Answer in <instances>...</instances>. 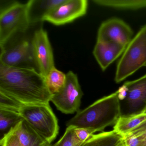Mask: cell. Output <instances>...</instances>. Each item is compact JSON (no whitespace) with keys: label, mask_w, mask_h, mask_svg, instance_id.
<instances>
[{"label":"cell","mask_w":146,"mask_h":146,"mask_svg":"<svg viewBox=\"0 0 146 146\" xmlns=\"http://www.w3.org/2000/svg\"><path fill=\"white\" fill-rule=\"evenodd\" d=\"M22 103L0 92V108L19 112Z\"/></svg>","instance_id":"21"},{"label":"cell","mask_w":146,"mask_h":146,"mask_svg":"<svg viewBox=\"0 0 146 146\" xmlns=\"http://www.w3.org/2000/svg\"><path fill=\"white\" fill-rule=\"evenodd\" d=\"M31 42L36 66L46 78L55 67L52 49L46 31L42 28L37 30Z\"/></svg>","instance_id":"7"},{"label":"cell","mask_w":146,"mask_h":146,"mask_svg":"<svg viewBox=\"0 0 146 146\" xmlns=\"http://www.w3.org/2000/svg\"><path fill=\"white\" fill-rule=\"evenodd\" d=\"M66 74L57 70L53 69L45 78L46 84L52 94L54 95L60 92L65 85Z\"/></svg>","instance_id":"19"},{"label":"cell","mask_w":146,"mask_h":146,"mask_svg":"<svg viewBox=\"0 0 146 146\" xmlns=\"http://www.w3.org/2000/svg\"><path fill=\"white\" fill-rule=\"evenodd\" d=\"M117 91L131 111L146 106V74L134 81L125 82Z\"/></svg>","instance_id":"10"},{"label":"cell","mask_w":146,"mask_h":146,"mask_svg":"<svg viewBox=\"0 0 146 146\" xmlns=\"http://www.w3.org/2000/svg\"><path fill=\"white\" fill-rule=\"evenodd\" d=\"M75 127L68 126L63 136L52 146H80L83 143L75 134Z\"/></svg>","instance_id":"20"},{"label":"cell","mask_w":146,"mask_h":146,"mask_svg":"<svg viewBox=\"0 0 146 146\" xmlns=\"http://www.w3.org/2000/svg\"><path fill=\"white\" fill-rule=\"evenodd\" d=\"M146 64V25L126 46L117 65L115 81L119 83Z\"/></svg>","instance_id":"4"},{"label":"cell","mask_w":146,"mask_h":146,"mask_svg":"<svg viewBox=\"0 0 146 146\" xmlns=\"http://www.w3.org/2000/svg\"><path fill=\"white\" fill-rule=\"evenodd\" d=\"M23 119L19 112L0 108V139Z\"/></svg>","instance_id":"17"},{"label":"cell","mask_w":146,"mask_h":146,"mask_svg":"<svg viewBox=\"0 0 146 146\" xmlns=\"http://www.w3.org/2000/svg\"><path fill=\"white\" fill-rule=\"evenodd\" d=\"M65 0H30L27 2L31 25L43 21L45 17Z\"/></svg>","instance_id":"13"},{"label":"cell","mask_w":146,"mask_h":146,"mask_svg":"<svg viewBox=\"0 0 146 146\" xmlns=\"http://www.w3.org/2000/svg\"><path fill=\"white\" fill-rule=\"evenodd\" d=\"M125 146H141V139L140 137L128 133L122 136Z\"/></svg>","instance_id":"24"},{"label":"cell","mask_w":146,"mask_h":146,"mask_svg":"<svg viewBox=\"0 0 146 146\" xmlns=\"http://www.w3.org/2000/svg\"><path fill=\"white\" fill-rule=\"evenodd\" d=\"M0 64L10 67H24L23 65L35 64L31 42L23 40L8 48L1 47Z\"/></svg>","instance_id":"11"},{"label":"cell","mask_w":146,"mask_h":146,"mask_svg":"<svg viewBox=\"0 0 146 146\" xmlns=\"http://www.w3.org/2000/svg\"><path fill=\"white\" fill-rule=\"evenodd\" d=\"M19 113L38 134L50 143L59 133L58 120L49 104H22Z\"/></svg>","instance_id":"3"},{"label":"cell","mask_w":146,"mask_h":146,"mask_svg":"<svg viewBox=\"0 0 146 146\" xmlns=\"http://www.w3.org/2000/svg\"><path fill=\"white\" fill-rule=\"evenodd\" d=\"M91 130L85 128H75V134L78 139L83 143L94 134Z\"/></svg>","instance_id":"25"},{"label":"cell","mask_w":146,"mask_h":146,"mask_svg":"<svg viewBox=\"0 0 146 146\" xmlns=\"http://www.w3.org/2000/svg\"><path fill=\"white\" fill-rule=\"evenodd\" d=\"M128 133L140 137L141 139V146H146V120Z\"/></svg>","instance_id":"23"},{"label":"cell","mask_w":146,"mask_h":146,"mask_svg":"<svg viewBox=\"0 0 146 146\" xmlns=\"http://www.w3.org/2000/svg\"><path fill=\"white\" fill-rule=\"evenodd\" d=\"M0 92L25 105L49 104L52 95L45 78L33 67L0 64Z\"/></svg>","instance_id":"1"},{"label":"cell","mask_w":146,"mask_h":146,"mask_svg":"<svg viewBox=\"0 0 146 146\" xmlns=\"http://www.w3.org/2000/svg\"><path fill=\"white\" fill-rule=\"evenodd\" d=\"M15 127L13 128L8 134L0 140L1 146H21Z\"/></svg>","instance_id":"22"},{"label":"cell","mask_w":146,"mask_h":146,"mask_svg":"<svg viewBox=\"0 0 146 146\" xmlns=\"http://www.w3.org/2000/svg\"><path fill=\"white\" fill-rule=\"evenodd\" d=\"M133 31L121 19L113 18L103 22L97 35L98 41L113 42L127 46L132 40Z\"/></svg>","instance_id":"9"},{"label":"cell","mask_w":146,"mask_h":146,"mask_svg":"<svg viewBox=\"0 0 146 146\" xmlns=\"http://www.w3.org/2000/svg\"><path fill=\"white\" fill-rule=\"evenodd\" d=\"M15 128L21 146H50L51 143L33 129L24 119Z\"/></svg>","instance_id":"14"},{"label":"cell","mask_w":146,"mask_h":146,"mask_svg":"<svg viewBox=\"0 0 146 146\" xmlns=\"http://www.w3.org/2000/svg\"><path fill=\"white\" fill-rule=\"evenodd\" d=\"M146 66V64H145V66Z\"/></svg>","instance_id":"27"},{"label":"cell","mask_w":146,"mask_h":146,"mask_svg":"<svg viewBox=\"0 0 146 146\" xmlns=\"http://www.w3.org/2000/svg\"><path fill=\"white\" fill-rule=\"evenodd\" d=\"M88 7L87 0H65L44 18L55 25H61L73 22L86 14Z\"/></svg>","instance_id":"8"},{"label":"cell","mask_w":146,"mask_h":146,"mask_svg":"<svg viewBox=\"0 0 146 146\" xmlns=\"http://www.w3.org/2000/svg\"><path fill=\"white\" fill-rule=\"evenodd\" d=\"M66 76L64 87L60 92L53 95L51 101L61 112L72 114L79 111L83 93L76 74L69 71Z\"/></svg>","instance_id":"6"},{"label":"cell","mask_w":146,"mask_h":146,"mask_svg":"<svg viewBox=\"0 0 146 146\" xmlns=\"http://www.w3.org/2000/svg\"><path fill=\"white\" fill-rule=\"evenodd\" d=\"M146 120V113L139 112L122 116L113 126V129L123 136Z\"/></svg>","instance_id":"16"},{"label":"cell","mask_w":146,"mask_h":146,"mask_svg":"<svg viewBox=\"0 0 146 146\" xmlns=\"http://www.w3.org/2000/svg\"><path fill=\"white\" fill-rule=\"evenodd\" d=\"M141 112L143 113H146V106L144 107V108L142 110Z\"/></svg>","instance_id":"26"},{"label":"cell","mask_w":146,"mask_h":146,"mask_svg":"<svg viewBox=\"0 0 146 146\" xmlns=\"http://www.w3.org/2000/svg\"><path fill=\"white\" fill-rule=\"evenodd\" d=\"M97 5L112 8L129 10L146 8V0H94Z\"/></svg>","instance_id":"18"},{"label":"cell","mask_w":146,"mask_h":146,"mask_svg":"<svg viewBox=\"0 0 146 146\" xmlns=\"http://www.w3.org/2000/svg\"><path fill=\"white\" fill-rule=\"evenodd\" d=\"M126 47L122 44L116 42L97 41L93 54L102 70L105 71L123 54Z\"/></svg>","instance_id":"12"},{"label":"cell","mask_w":146,"mask_h":146,"mask_svg":"<svg viewBox=\"0 0 146 146\" xmlns=\"http://www.w3.org/2000/svg\"><path fill=\"white\" fill-rule=\"evenodd\" d=\"M121 116L120 101L117 91L78 111L66 125L89 129L94 133L102 132L107 127L115 125Z\"/></svg>","instance_id":"2"},{"label":"cell","mask_w":146,"mask_h":146,"mask_svg":"<svg viewBox=\"0 0 146 146\" xmlns=\"http://www.w3.org/2000/svg\"><path fill=\"white\" fill-rule=\"evenodd\" d=\"M30 25L27 3L14 2L1 10L0 47H4L14 34L25 32Z\"/></svg>","instance_id":"5"},{"label":"cell","mask_w":146,"mask_h":146,"mask_svg":"<svg viewBox=\"0 0 146 146\" xmlns=\"http://www.w3.org/2000/svg\"><path fill=\"white\" fill-rule=\"evenodd\" d=\"M80 146H125L122 136L114 130L94 134Z\"/></svg>","instance_id":"15"}]
</instances>
